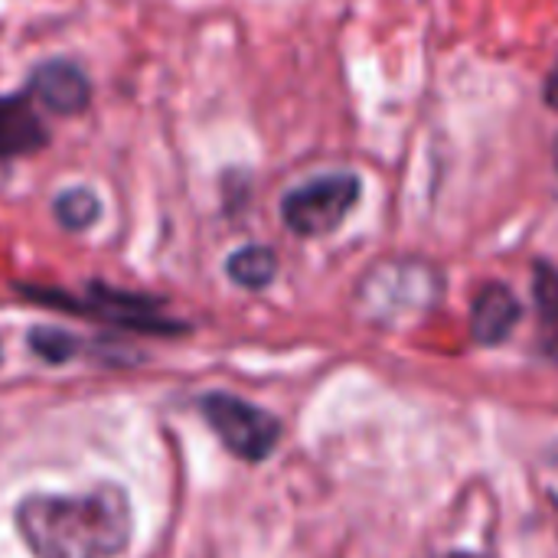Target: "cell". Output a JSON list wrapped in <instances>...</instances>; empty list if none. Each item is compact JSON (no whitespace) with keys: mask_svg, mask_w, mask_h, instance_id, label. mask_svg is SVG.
Listing matches in <instances>:
<instances>
[{"mask_svg":"<svg viewBox=\"0 0 558 558\" xmlns=\"http://www.w3.org/2000/svg\"><path fill=\"white\" fill-rule=\"evenodd\" d=\"M29 92L56 114H75L92 98V85H88L85 72L65 59L43 62L29 78Z\"/></svg>","mask_w":558,"mask_h":558,"instance_id":"5b68a950","label":"cell"},{"mask_svg":"<svg viewBox=\"0 0 558 558\" xmlns=\"http://www.w3.org/2000/svg\"><path fill=\"white\" fill-rule=\"evenodd\" d=\"M13 523L36 558H118L131 546V504L114 484L88 494H29Z\"/></svg>","mask_w":558,"mask_h":558,"instance_id":"6da1fadb","label":"cell"},{"mask_svg":"<svg viewBox=\"0 0 558 558\" xmlns=\"http://www.w3.org/2000/svg\"><path fill=\"white\" fill-rule=\"evenodd\" d=\"M29 343H33V350H36L46 363H65V360H72L75 350H78V340H75L72 333L52 330V327H36V330L29 333Z\"/></svg>","mask_w":558,"mask_h":558,"instance_id":"30bf717a","label":"cell"},{"mask_svg":"<svg viewBox=\"0 0 558 558\" xmlns=\"http://www.w3.org/2000/svg\"><path fill=\"white\" fill-rule=\"evenodd\" d=\"M46 144V128L33 105L20 95L0 98V160L36 154Z\"/></svg>","mask_w":558,"mask_h":558,"instance_id":"52a82bcc","label":"cell"},{"mask_svg":"<svg viewBox=\"0 0 558 558\" xmlns=\"http://www.w3.org/2000/svg\"><path fill=\"white\" fill-rule=\"evenodd\" d=\"M533 298H536L543 320L558 324V268L546 265V262H539L533 268Z\"/></svg>","mask_w":558,"mask_h":558,"instance_id":"8fae6325","label":"cell"},{"mask_svg":"<svg viewBox=\"0 0 558 558\" xmlns=\"http://www.w3.org/2000/svg\"><path fill=\"white\" fill-rule=\"evenodd\" d=\"M199 409H203V418L209 422V428L219 435V441L242 461L258 464L281 441V422L271 412H265L239 396L209 392V396H203Z\"/></svg>","mask_w":558,"mask_h":558,"instance_id":"3957f363","label":"cell"},{"mask_svg":"<svg viewBox=\"0 0 558 558\" xmlns=\"http://www.w3.org/2000/svg\"><path fill=\"white\" fill-rule=\"evenodd\" d=\"M226 271L229 278L245 288V291H262L275 281L278 275V255L265 245H245L239 248L235 255H229L226 262Z\"/></svg>","mask_w":558,"mask_h":558,"instance_id":"ba28073f","label":"cell"},{"mask_svg":"<svg viewBox=\"0 0 558 558\" xmlns=\"http://www.w3.org/2000/svg\"><path fill=\"white\" fill-rule=\"evenodd\" d=\"M52 209H56V219H59V226H62V229L82 232V229H88V226L98 219L101 203H98V196H95L92 190H85V186H72V190H65V193H59V196H56Z\"/></svg>","mask_w":558,"mask_h":558,"instance_id":"9c48e42d","label":"cell"},{"mask_svg":"<svg viewBox=\"0 0 558 558\" xmlns=\"http://www.w3.org/2000/svg\"><path fill=\"white\" fill-rule=\"evenodd\" d=\"M356 199H360V180L353 173H327L291 190L281 203V219L294 235L320 239L343 226Z\"/></svg>","mask_w":558,"mask_h":558,"instance_id":"277c9868","label":"cell"},{"mask_svg":"<svg viewBox=\"0 0 558 558\" xmlns=\"http://www.w3.org/2000/svg\"><path fill=\"white\" fill-rule=\"evenodd\" d=\"M438 294H441V278L432 265L399 262V265L373 268V275L360 288V304L369 320L396 324L435 307Z\"/></svg>","mask_w":558,"mask_h":558,"instance_id":"7a4b0ae2","label":"cell"},{"mask_svg":"<svg viewBox=\"0 0 558 558\" xmlns=\"http://www.w3.org/2000/svg\"><path fill=\"white\" fill-rule=\"evenodd\" d=\"M546 98H549V105L558 111V65L556 72L549 75V85H546Z\"/></svg>","mask_w":558,"mask_h":558,"instance_id":"7c38bea8","label":"cell"},{"mask_svg":"<svg viewBox=\"0 0 558 558\" xmlns=\"http://www.w3.org/2000/svg\"><path fill=\"white\" fill-rule=\"evenodd\" d=\"M546 353H549V356H553V360H556V363H558V340H549Z\"/></svg>","mask_w":558,"mask_h":558,"instance_id":"4fadbf2b","label":"cell"},{"mask_svg":"<svg viewBox=\"0 0 558 558\" xmlns=\"http://www.w3.org/2000/svg\"><path fill=\"white\" fill-rule=\"evenodd\" d=\"M445 558H487V556H471V553H451V556Z\"/></svg>","mask_w":558,"mask_h":558,"instance_id":"5bb4252c","label":"cell"},{"mask_svg":"<svg viewBox=\"0 0 558 558\" xmlns=\"http://www.w3.org/2000/svg\"><path fill=\"white\" fill-rule=\"evenodd\" d=\"M520 314H523V307H520L517 294L507 284L490 281L474 298V307H471V333L484 347H500L513 333V327L520 324Z\"/></svg>","mask_w":558,"mask_h":558,"instance_id":"8992f818","label":"cell"}]
</instances>
